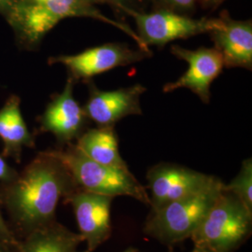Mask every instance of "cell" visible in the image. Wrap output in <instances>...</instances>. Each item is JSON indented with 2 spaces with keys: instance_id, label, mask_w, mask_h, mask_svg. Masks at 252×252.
Here are the masks:
<instances>
[{
  "instance_id": "cell-7",
  "label": "cell",
  "mask_w": 252,
  "mask_h": 252,
  "mask_svg": "<svg viewBox=\"0 0 252 252\" xmlns=\"http://www.w3.org/2000/svg\"><path fill=\"white\" fill-rule=\"evenodd\" d=\"M153 56L152 51L137 47L133 49L124 43H106L90 48L81 54L60 55L49 59L50 63H61L74 80L91 81L96 75L108 72L119 66L141 62Z\"/></svg>"
},
{
  "instance_id": "cell-2",
  "label": "cell",
  "mask_w": 252,
  "mask_h": 252,
  "mask_svg": "<svg viewBox=\"0 0 252 252\" xmlns=\"http://www.w3.org/2000/svg\"><path fill=\"white\" fill-rule=\"evenodd\" d=\"M101 0H45L40 3L19 1L9 18L23 34L28 43L36 44L60 21L68 17L95 19L116 27L130 36L138 48L149 51L141 43L136 32L128 25L108 18L96 9Z\"/></svg>"
},
{
  "instance_id": "cell-14",
  "label": "cell",
  "mask_w": 252,
  "mask_h": 252,
  "mask_svg": "<svg viewBox=\"0 0 252 252\" xmlns=\"http://www.w3.org/2000/svg\"><path fill=\"white\" fill-rule=\"evenodd\" d=\"M76 147L91 160L120 169H129L119 151L115 127L93 128L82 133Z\"/></svg>"
},
{
  "instance_id": "cell-13",
  "label": "cell",
  "mask_w": 252,
  "mask_h": 252,
  "mask_svg": "<svg viewBox=\"0 0 252 252\" xmlns=\"http://www.w3.org/2000/svg\"><path fill=\"white\" fill-rule=\"evenodd\" d=\"M89 119L84 109L73 95V80L69 78L63 92L49 104L41 117V128L57 137L59 141L68 142L79 138Z\"/></svg>"
},
{
  "instance_id": "cell-28",
  "label": "cell",
  "mask_w": 252,
  "mask_h": 252,
  "mask_svg": "<svg viewBox=\"0 0 252 252\" xmlns=\"http://www.w3.org/2000/svg\"></svg>"
},
{
  "instance_id": "cell-6",
  "label": "cell",
  "mask_w": 252,
  "mask_h": 252,
  "mask_svg": "<svg viewBox=\"0 0 252 252\" xmlns=\"http://www.w3.org/2000/svg\"><path fill=\"white\" fill-rule=\"evenodd\" d=\"M135 21L136 34L146 49L162 48L172 41L208 34L220 25V19L193 18L177 12L154 9L152 12L127 11Z\"/></svg>"
},
{
  "instance_id": "cell-27",
  "label": "cell",
  "mask_w": 252,
  "mask_h": 252,
  "mask_svg": "<svg viewBox=\"0 0 252 252\" xmlns=\"http://www.w3.org/2000/svg\"><path fill=\"white\" fill-rule=\"evenodd\" d=\"M202 252V251H200V250H198V249H195V248H194V249H193V251H192V252Z\"/></svg>"
},
{
  "instance_id": "cell-20",
  "label": "cell",
  "mask_w": 252,
  "mask_h": 252,
  "mask_svg": "<svg viewBox=\"0 0 252 252\" xmlns=\"http://www.w3.org/2000/svg\"><path fill=\"white\" fill-rule=\"evenodd\" d=\"M0 243L5 246H15L17 242L14 236L10 233V231L6 225L5 220L0 212Z\"/></svg>"
},
{
  "instance_id": "cell-25",
  "label": "cell",
  "mask_w": 252,
  "mask_h": 252,
  "mask_svg": "<svg viewBox=\"0 0 252 252\" xmlns=\"http://www.w3.org/2000/svg\"><path fill=\"white\" fill-rule=\"evenodd\" d=\"M0 252H7L6 249H5V245L0 243Z\"/></svg>"
},
{
  "instance_id": "cell-10",
  "label": "cell",
  "mask_w": 252,
  "mask_h": 252,
  "mask_svg": "<svg viewBox=\"0 0 252 252\" xmlns=\"http://www.w3.org/2000/svg\"><path fill=\"white\" fill-rule=\"evenodd\" d=\"M89 98L83 107L87 118L99 127H115L122 119L141 115L140 98L147 91L141 84L103 91L89 82Z\"/></svg>"
},
{
  "instance_id": "cell-1",
  "label": "cell",
  "mask_w": 252,
  "mask_h": 252,
  "mask_svg": "<svg viewBox=\"0 0 252 252\" xmlns=\"http://www.w3.org/2000/svg\"><path fill=\"white\" fill-rule=\"evenodd\" d=\"M77 188L63 162L48 152L10 182L6 202L19 223L33 231L53 222L59 200Z\"/></svg>"
},
{
  "instance_id": "cell-16",
  "label": "cell",
  "mask_w": 252,
  "mask_h": 252,
  "mask_svg": "<svg viewBox=\"0 0 252 252\" xmlns=\"http://www.w3.org/2000/svg\"><path fill=\"white\" fill-rule=\"evenodd\" d=\"M0 138L8 154H17L24 146L33 147L34 138L23 118L17 97H11L0 109Z\"/></svg>"
},
{
  "instance_id": "cell-4",
  "label": "cell",
  "mask_w": 252,
  "mask_h": 252,
  "mask_svg": "<svg viewBox=\"0 0 252 252\" xmlns=\"http://www.w3.org/2000/svg\"><path fill=\"white\" fill-rule=\"evenodd\" d=\"M224 187L215 177L203 189L153 211L146 222L145 234L166 246L189 238L196 230Z\"/></svg>"
},
{
  "instance_id": "cell-24",
  "label": "cell",
  "mask_w": 252,
  "mask_h": 252,
  "mask_svg": "<svg viewBox=\"0 0 252 252\" xmlns=\"http://www.w3.org/2000/svg\"><path fill=\"white\" fill-rule=\"evenodd\" d=\"M21 1L28 2V3H40V2H43L45 0H21Z\"/></svg>"
},
{
  "instance_id": "cell-26",
  "label": "cell",
  "mask_w": 252,
  "mask_h": 252,
  "mask_svg": "<svg viewBox=\"0 0 252 252\" xmlns=\"http://www.w3.org/2000/svg\"><path fill=\"white\" fill-rule=\"evenodd\" d=\"M136 252L135 249H132V248H130V249H128V250H126V252Z\"/></svg>"
},
{
  "instance_id": "cell-19",
  "label": "cell",
  "mask_w": 252,
  "mask_h": 252,
  "mask_svg": "<svg viewBox=\"0 0 252 252\" xmlns=\"http://www.w3.org/2000/svg\"><path fill=\"white\" fill-rule=\"evenodd\" d=\"M103 4L110 5L112 8L123 13L127 11H145L151 0H101Z\"/></svg>"
},
{
  "instance_id": "cell-21",
  "label": "cell",
  "mask_w": 252,
  "mask_h": 252,
  "mask_svg": "<svg viewBox=\"0 0 252 252\" xmlns=\"http://www.w3.org/2000/svg\"><path fill=\"white\" fill-rule=\"evenodd\" d=\"M17 177L18 174L0 156V180L10 183Z\"/></svg>"
},
{
  "instance_id": "cell-12",
  "label": "cell",
  "mask_w": 252,
  "mask_h": 252,
  "mask_svg": "<svg viewBox=\"0 0 252 252\" xmlns=\"http://www.w3.org/2000/svg\"><path fill=\"white\" fill-rule=\"evenodd\" d=\"M220 25L208 34L221 54L224 67L252 69V21L235 20L228 10L220 14Z\"/></svg>"
},
{
  "instance_id": "cell-15",
  "label": "cell",
  "mask_w": 252,
  "mask_h": 252,
  "mask_svg": "<svg viewBox=\"0 0 252 252\" xmlns=\"http://www.w3.org/2000/svg\"><path fill=\"white\" fill-rule=\"evenodd\" d=\"M82 241L81 234L53 221L31 231L19 252H74Z\"/></svg>"
},
{
  "instance_id": "cell-3",
  "label": "cell",
  "mask_w": 252,
  "mask_h": 252,
  "mask_svg": "<svg viewBox=\"0 0 252 252\" xmlns=\"http://www.w3.org/2000/svg\"><path fill=\"white\" fill-rule=\"evenodd\" d=\"M252 213L224 187L191 238L204 252H234L251 236Z\"/></svg>"
},
{
  "instance_id": "cell-22",
  "label": "cell",
  "mask_w": 252,
  "mask_h": 252,
  "mask_svg": "<svg viewBox=\"0 0 252 252\" xmlns=\"http://www.w3.org/2000/svg\"><path fill=\"white\" fill-rule=\"evenodd\" d=\"M19 1L20 0H0V11L7 12L9 15Z\"/></svg>"
},
{
  "instance_id": "cell-23",
  "label": "cell",
  "mask_w": 252,
  "mask_h": 252,
  "mask_svg": "<svg viewBox=\"0 0 252 252\" xmlns=\"http://www.w3.org/2000/svg\"><path fill=\"white\" fill-rule=\"evenodd\" d=\"M225 0H198V4L202 8L207 9H215L220 6Z\"/></svg>"
},
{
  "instance_id": "cell-18",
  "label": "cell",
  "mask_w": 252,
  "mask_h": 252,
  "mask_svg": "<svg viewBox=\"0 0 252 252\" xmlns=\"http://www.w3.org/2000/svg\"><path fill=\"white\" fill-rule=\"evenodd\" d=\"M154 9H163L191 16L198 5V0H151Z\"/></svg>"
},
{
  "instance_id": "cell-5",
  "label": "cell",
  "mask_w": 252,
  "mask_h": 252,
  "mask_svg": "<svg viewBox=\"0 0 252 252\" xmlns=\"http://www.w3.org/2000/svg\"><path fill=\"white\" fill-rule=\"evenodd\" d=\"M52 153L66 166L79 189L112 198L130 196L150 205L149 194L129 169H120L94 162L76 146Z\"/></svg>"
},
{
  "instance_id": "cell-17",
  "label": "cell",
  "mask_w": 252,
  "mask_h": 252,
  "mask_svg": "<svg viewBox=\"0 0 252 252\" xmlns=\"http://www.w3.org/2000/svg\"><path fill=\"white\" fill-rule=\"evenodd\" d=\"M225 189L234 193L247 209L252 213V158L244 160L238 174L229 184H225Z\"/></svg>"
},
{
  "instance_id": "cell-9",
  "label": "cell",
  "mask_w": 252,
  "mask_h": 252,
  "mask_svg": "<svg viewBox=\"0 0 252 252\" xmlns=\"http://www.w3.org/2000/svg\"><path fill=\"white\" fill-rule=\"evenodd\" d=\"M214 179V176L170 162L154 165L147 173L152 211L205 188Z\"/></svg>"
},
{
  "instance_id": "cell-11",
  "label": "cell",
  "mask_w": 252,
  "mask_h": 252,
  "mask_svg": "<svg viewBox=\"0 0 252 252\" xmlns=\"http://www.w3.org/2000/svg\"><path fill=\"white\" fill-rule=\"evenodd\" d=\"M67 197L88 251L93 252L111 235L110 206L113 198L79 188Z\"/></svg>"
},
{
  "instance_id": "cell-8",
  "label": "cell",
  "mask_w": 252,
  "mask_h": 252,
  "mask_svg": "<svg viewBox=\"0 0 252 252\" xmlns=\"http://www.w3.org/2000/svg\"><path fill=\"white\" fill-rule=\"evenodd\" d=\"M170 52L175 57L185 61L188 69L177 81L164 84L163 93L188 89L203 103L208 104L211 98V85L224 68L221 54L214 47L188 50L180 45H173Z\"/></svg>"
}]
</instances>
